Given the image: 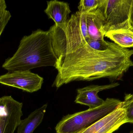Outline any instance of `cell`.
I'll use <instances>...</instances> for the list:
<instances>
[{
	"mask_svg": "<svg viewBox=\"0 0 133 133\" xmlns=\"http://www.w3.org/2000/svg\"><path fill=\"white\" fill-rule=\"evenodd\" d=\"M125 123H127L125 111L118 107L80 133H112Z\"/></svg>",
	"mask_w": 133,
	"mask_h": 133,
	"instance_id": "8",
	"label": "cell"
},
{
	"mask_svg": "<svg viewBox=\"0 0 133 133\" xmlns=\"http://www.w3.org/2000/svg\"><path fill=\"white\" fill-rule=\"evenodd\" d=\"M44 79L29 70H16L0 76V84L32 93L42 87Z\"/></svg>",
	"mask_w": 133,
	"mask_h": 133,
	"instance_id": "7",
	"label": "cell"
},
{
	"mask_svg": "<svg viewBox=\"0 0 133 133\" xmlns=\"http://www.w3.org/2000/svg\"><path fill=\"white\" fill-rule=\"evenodd\" d=\"M102 0H81L78 6L79 11L88 13L98 8Z\"/></svg>",
	"mask_w": 133,
	"mask_h": 133,
	"instance_id": "15",
	"label": "cell"
},
{
	"mask_svg": "<svg viewBox=\"0 0 133 133\" xmlns=\"http://www.w3.org/2000/svg\"><path fill=\"white\" fill-rule=\"evenodd\" d=\"M119 85L118 83H114L105 85H91L77 90V95L75 102L83 105H87L89 109L95 108L101 106L104 100L100 98L98 93L105 90L115 88Z\"/></svg>",
	"mask_w": 133,
	"mask_h": 133,
	"instance_id": "9",
	"label": "cell"
},
{
	"mask_svg": "<svg viewBox=\"0 0 133 133\" xmlns=\"http://www.w3.org/2000/svg\"><path fill=\"white\" fill-rule=\"evenodd\" d=\"M48 105L44 104L32 112L27 118L21 120L17 133H33L43 122Z\"/></svg>",
	"mask_w": 133,
	"mask_h": 133,
	"instance_id": "12",
	"label": "cell"
},
{
	"mask_svg": "<svg viewBox=\"0 0 133 133\" xmlns=\"http://www.w3.org/2000/svg\"><path fill=\"white\" fill-rule=\"evenodd\" d=\"M57 60L50 31L39 29L22 37L16 52L5 60L2 67L8 72L30 71L43 66L55 68Z\"/></svg>",
	"mask_w": 133,
	"mask_h": 133,
	"instance_id": "2",
	"label": "cell"
},
{
	"mask_svg": "<svg viewBox=\"0 0 133 133\" xmlns=\"http://www.w3.org/2000/svg\"><path fill=\"white\" fill-rule=\"evenodd\" d=\"M47 3L44 12L49 18L54 20L55 25L61 26L69 20L71 11L68 3L57 0L47 1Z\"/></svg>",
	"mask_w": 133,
	"mask_h": 133,
	"instance_id": "10",
	"label": "cell"
},
{
	"mask_svg": "<svg viewBox=\"0 0 133 133\" xmlns=\"http://www.w3.org/2000/svg\"><path fill=\"white\" fill-rule=\"evenodd\" d=\"M23 104L11 96L0 98V133H14L23 116Z\"/></svg>",
	"mask_w": 133,
	"mask_h": 133,
	"instance_id": "6",
	"label": "cell"
},
{
	"mask_svg": "<svg viewBox=\"0 0 133 133\" xmlns=\"http://www.w3.org/2000/svg\"><path fill=\"white\" fill-rule=\"evenodd\" d=\"M121 101L107 98L101 106L86 111L68 115L55 127L57 133H80L114 111Z\"/></svg>",
	"mask_w": 133,
	"mask_h": 133,
	"instance_id": "4",
	"label": "cell"
},
{
	"mask_svg": "<svg viewBox=\"0 0 133 133\" xmlns=\"http://www.w3.org/2000/svg\"><path fill=\"white\" fill-rule=\"evenodd\" d=\"M105 24L104 16L99 8L87 13V27L88 33L91 39L104 40L103 28Z\"/></svg>",
	"mask_w": 133,
	"mask_h": 133,
	"instance_id": "11",
	"label": "cell"
},
{
	"mask_svg": "<svg viewBox=\"0 0 133 133\" xmlns=\"http://www.w3.org/2000/svg\"><path fill=\"white\" fill-rule=\"evenodd\" d=\"M130 133H133V132H130Z\"/></svg>",
	"mask_w": 133,
	"mask_h": 133,
	"instance_id": "20",
	"label": "cell"
},
{
	"mask_svg": "<svg viewBox=\"0 0 133 133\" xmlns=\"http://www.w3.org/2000/svg\"><path fill=\"white\" fill-rule=\"evenodd\" d=\"M133 49L123 48L109 42L108 48L98 51L87 42L58 58V71L52 86L59 88L74 81H90L101 78L121 79L133 67Z\"/></svg>",
	"mask_w": 133,
	"mask_h": 133,
	"instance_id": "1",
	"label": "cell"
},
{
	"mask_svg": "<svg viewBox=\"0 0 133 133\" xmlns=\"http://www.w3.org/2000/svg\"><path fill=\"white\" fill-rule=\"evenodd\" d=\"M87 13L77 11L61 26L54 24L49 29L52 45L58 58L72 51L90 38L87 27Z\"/></svg>",
	"mask_w": 133,
	"mask_h": 133,
	"instance_id": "3",
	"label": "cell"
},
{
	"mask_svg": "<svg viewBox=\"0 0 133 133\" xmlns=\"http://www.w3.org/2000/svg\"><path fill=\"white\" fill-rule=\"evenodd\" d=\"M87 43L93 49L98 51L106 50L108 47L109 41L105 40H99L89 38L86 40Z\"/></svg>",
	"mask_w": 133,
	"mask_h": 133,
	"instance_id": "16",
	"label": "cell"
},
{
	"mask_svg": "<svg viewBox=\"0 0 133 133\" xmlns=\"http://www.w3.org/2000/svg\"><path fill=\"white\" fill-rule=\"evenodd\" d=\"M11 17V15L10 12L8 10H6L5 12L2 20L0 23V37H1L2 33H3L6 25L9 22Z\"/></svg>",
	"mask_w": 133,
	"mask_h": 133,
	"instance_id": "17",
	"label": "cell"
},
{
	"mask_svg": "<svg viewBox=\"0 0 133 133\" xmlns=\"http://www.w3.org/2000/svg\"><path fill=\"white\" fill-rule=\"evenodd\" d=\"M132 0H102L98 8L105 20L104 34L120 29L133 30L130 23Z\"/></svg>",
	"mask_w": 133,
	"mask_h": 133,
	"instance_id": "5",
	"label": "cell"
},
{
	"mask_svg": "<svg viewBox=\"0 0 133 133\" xmlns=\"http://www.w3.org/2000/svg\"><path fill=\"white\" fill-rule=\"evenodd\" d=\"M130 23L131 26L133 29V0H132L131 5V12H130Z\"/></svg>",
	"mask_w": 133,
	"mask_h": 133,
	"instance_id": "19",
	"label": "cell"
},
{
	"mask_svg": "<svg viewBox=\"0 0 133 133\" xmlns=\"http://www.w3.org/2000/svg\"><path fill=\"white\" fill-rule=\"evenodd\" d=\"M118 107L125 111L127 123L133 124V93L126 94L124 100L121 101Z\"/></svg>",
	"mask_w": 133,
	"mask_h": 133,
	"instance_id": "14",
	"label": "cell"
},
{
	"mask_svg": "<svg viewBox=\"0 0 133 133\" xmlns=\"http://www.w3.org/2000/svg\"><path fill=\"white\" fill-rule=\"evenodd\" d=\"M104 37L123 48H133V30L120 29L110 30L105 33Z\"/></svg>",
	"mask_w": 133,
	"mask_h": 133,
	"instance_id": "13",
	"label": "cell"
},
{
	"mask_svg": "<svg viewBox=\"0 0 133 133\" xmlns=\"http://www.w3.org/2000/svg\"><path fill=\"white\" fill-rule=\"evenodd\" d=\"M7 5L4 0H0V23L2 20L5 11L7 10Z\"/></svg>",
	"mask_w": 133,
	"mask_h": 133,
	"instance_id": "18",
	"label": "cell"
}]
</instances>
